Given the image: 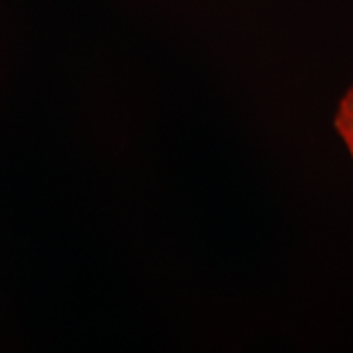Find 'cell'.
I'll return each mask as SVG.
<instances>
[{"label":"cell","mask_w":353,"mask_h":353,"mask_svg":"<svg viewBox=\"0 0 353 353\" xmlns=\"http://www.w3.org/2000/svg\"><path fill=\"white\" fill-rule=\"evenodd\" d=\"M334 126L353 159V85L339 101L337 112L334 117Z\"/></svg>","instance_id":"6da1fadb"}]
</instances>
